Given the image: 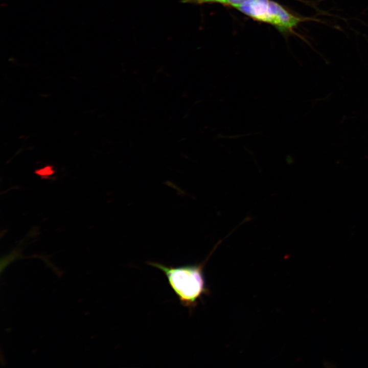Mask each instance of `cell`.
Returning a JSON list of instances; mask_svg holds the SVG:
<instances>
[{"instance_id":"cell-1","label":"cell","mask_w":368,"mask_h":368,"mask_svg":"<svg viewBox=\"0 0 368 368\" xmlns=\"http://www.w3.org/2000/svg\"><path fill=\"white\" fill-rule=\"evenodd\" d=\"M205 261L195 264H187L176 267L148 262L147 263L160 270L166 275L169 285L177 296L180 303L190 311L195 308L202 296L209 293L203 274V268L211 255Z\"/></svg>"},{"instance_id":"cell-2","label":"cell","mask_w":368,"mask_h":368,"mask_svg":"<svg viewBox=\"0 0 368 368\" xmlns=\"http://www.w3.org/2000/svg\"><path fill=\"white\" fill-rule=\"evenodd\" d=\"M268 23L281 32L291 31L302 19L289 12L279 4L269 0Z\"/></svg>"},{"instance_id":"cell-3","label":"cell","mask_w":368,"mask_h":368,"mask_svg":"<svg viewBox=\"0 0 368 368\" xmlns=\"http://www.w3.org/2000/svg\"><path fill=\"white\" fill-rule=\"evenodd\" d=\"M269 2V0H249L237 9L254 19L268 23Z\"/></svg>"},{"instance_id":"cell-4","label":"cell","mask_w":368,"mask_h":368,"mask_svg":"<svg viewBox=\"0 0 368 368\" xmlns=\"http://www.w3.org/2000/svg\"><path fill=\"white\" fill-rule=\"evenodd\" d=\"M249 0H226L224 5L233 6L236 8Z\"/></svg>"},{"instance_id":"cell-5","label":"cell","mask_w":368,"mask_h":368,"mask_svg":"<svg viewBox=\"0 0 368 368\" xmlns=\"http://www.w3.org/2000/svg\"><path fill=\"white\" fill-rule=\"evenodd\" d=\"M183 3L202 4L206 3L214 2V0H181Z\"/></svg>"},{"instance_id":"cell-6","label":"cell","mask_w":368,"mask_h":368,"mask_svg":"<svg viewBox=\"0 0 368 368\" xmlns=\"http://www.w3.org/2000/svg\"><path fill=\"white\" fill-rule=\"evenodd\" d=\"M226 0H214V2H217L224 4Z\"/></svg>"}]
</instances>
